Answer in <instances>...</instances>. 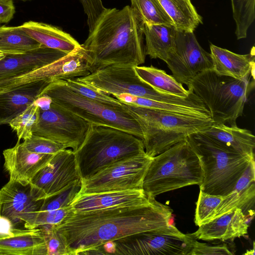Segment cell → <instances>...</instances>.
<instances>
[{
  "label": "cell",
  "instance_id": "cell-13",
  "mask_svg": "<svg viewBox=\"0 0 255 255\" xmlns=\"http://www.w3.org/2000/svg\"><path fill=\"white\" fill-rule=\"evenodd\" d=\"M80 179L74 151L64 148L54 154L32 179L29 184L31 194L37 200H44Z\"/></svg>",
  "mask_w": 255,
  "mask_h": 255
},
{
  "label": "cell",
  "instance_id": "cell-23",
  "mask_svg": "<svg viewBox=\"0 0 255 255\" xmlns=\"http://www.w3.org/2000/svg\"><path fill=\"white\" fill-rule=\"evenodd\" d=\"M255 159H253L233 190L224 197L212 220L237 208L241 209L245 215L246 210L249 211L255 203Z\"/></svg>",
  "mask_w": 255,
  "mask_h": 255
},
{
  "label": "cell",
  "instance_id": "cell-40",
  "mask_svg": "<svg viewBox=\"0 0 255 255\" xmlns=\"http://www.w3.org/2000/svg\"><path fill=\"white\" fill-rule=\"evenodd\" d=\"M71 211L68 207L51 211H39L32 223L31 229L44 225H56L61 222Z\"/></svg>",
  "mask_w": 255,
  "mask_h": 255
},
{
  "label": "cell",
  "instance_id": "cell-48",
  "mask_svg": "<svg viewBox=\"0 0 255 255\" xmlns=\"http://www.w3.org/2000/svg\"><path fill=\"white\" fill-rule=\"evenodd\" d=\"M19 0L23 1H25L29 0Z\"/></svg>",
  "mask_w": 255,
  "mask_h": 255
},
{
  "label": "cell",
  "instance_id": "cell-9",
  "mask_svg": "<svg viewBox=\"0 0 255 255\" xmlns=\"http://www.w3.org/2000/svg\"><path fill=\"white\" fill-rule=\"evenodd\" d=\"M77 79L109 95L125 94L175 105L182 103L181 97L157 91L144 82L132 66H109Z\"/></svg>",
  "mask_w": 255,
  "mask_h": 255
},
{
  "label": "cell",
  "instance_id": "cell-5",
  "mask_svg": "<svg viewBox=\"0 0 255 255\" xmlns=\"http://www.w3.org/2000/svg\"><path fill=\"white\" fill-rule=\"evenodd\" d=\"M252 76L254 74L237 79L211 69L198 74L187 87L202 101L214 123L234 126L242 116L248 95L254 87Z\"/></svg>",
  "mask_w": 255,
  "mask_h": 255
},
{
  "label": "cell",
  "instance_id": "cell-41",
  "mask_svg": "<svg viewBox=\"0 0 255 255\" xmlns=\"http://www.w3.org/2000/svg\"><path fill=\"white\" fill-rule=\"evenodd\" d=\"M87 16V24L89 33L95 28L96 24L107 10L102 0H80Z\"/></svg>",
  "mask_w": 255,
  "mask_h": 255
},
{
  "label": "cell",
  "instance_id": "cell-45",
  "mask_svg": "<svg viewBox=\"0 0 255 255\" xmlns=\"http://www.w3.org/2000/svg\"><path fill=\"white\" fill-rule=\"evenodd\" d=\"M52 102L51 99L45 94L39 96L34 102V104L38 106L40 110L45 111L49 109Z\"/></svg>",
  "mask_w": 255,
  "mask_h": 255
},
{
  "label": "cell",
  "instance_id": "cell-37",
  "mask_svg": "<svg viewBox=\"0 0 255 255\" xmlns=\"http://www.w3.org/2000/svg\"><path fill=\"white\" fill-rule=\"evenodd\" d=\"M81 185V179L59 193L44 199L39 211H51L69 206L79 193Z\"/></svg>",
  "mask_w": 255,
  "mask_h": 255
},
{
  "label": "cell",
  "instance_id": "cell-25",
  "mask_svg": "<svg viewBox=\"0 0 255 255\" xmlns=\"http://www.w3.org/2000/svg\"><path fill=\"white\" fill-rule=\"evenodd\" d=\"M20 26L31 37L50 48L69 54L81 46L70 34L51 24L28 21Z\"/></svg>",
  "mask_w": 255,
  "mask_h": 255
},
{
  "label": "cell",
  "instance_id": "cell-10",
  "mask_svg": "<svg viewBox=\"0 0 255 255\" xmlns=\"http://www.w3.org/2000/svg\"><path fill=\"white\" fill-rule=\"evenodd\" d=\"M194 239L169 224L112 242L114 255H189Z\"/></svg>",
  "mask_w": 255,
  "mask_h": 255
},
{
  "label": "cell",
  "instance_id": "cell-11",
  "mask_svg": "<svg viewBox=\"0 0 255 255\" xmlns=\"http://www.w3.org/2000/svg\"><path fill=\"white\" fill-rule=\"evenodd\" d=\"M151 158L145 152L117 161L81 180L78 194L142 189L143 179Z\"/></svg>",
  "mask_w": 255,
  "mask_h": 255
},
{
  "label": "cell",
  "instance_id": "cell-14",
  "mask_svg": "<svg viewBox=\"0 0 255 255\" xmlns=\"http://www.w3.org/2000/svg\"><path fill=\"white\" fill-rule=\"evenodd\" d=\"M165 62L174 78L187 86L198 74L213 69L210 54L200 46L193 32L177 30L174 50Z\"/></svg>",
  "mask_w": 255,
  "mask_h": 255
},
{
  "label": "cell",
  "instance_id": "cell-30",
  "mask_svg": "<svg viewBox=\"0 0 255 255\" xmlns=\"http://www.w3.org/2000/svg\"><path fill=\"white\" fill-rule=\"evenodd\" d=\"M20 26H0V51L5 55L26 53L41 46Z\"/></svg>",
  "mask_w": 255,
  "mask_h": 255
},
{
  "label": "cell",
  "instance_id": "cell-29",
  "mask_svg": "<svg viewBox=\"0 0 255 255\" xmlns=\"http://www.w3.org/2000/svg\"><path fill=\"white\" fill-rule=\"evenodd\" d=\"M158 0L177 30L193 32L200 24H202V18L191 0Z\"/></svg>",
  "mask_w": 255,
  "mask_h": 255
},
{
  "label": "cell",
  "instance_id": "cell-19",
  "mask_svg": "<svg viewBox=\"0 0 255 255\" xmlns=\"http://www.w3.org/2000/svg\"><path fill=\"white\" fill-rule=\"evenodd\" d=\"M67 54L41 45L23 54L5 55L0 60V81L25 74L51 64Z\"/></svg>",
  "mask_w": 255,
  "mask_h": 255
},
{
  "label": "cell",
  "instance_id": "cell-42",
  "mask_svg": "<svg viewBox=\"0 0 255 255\" xmlns=\"http://www.w3.org/2000/svg\"><path fill=\"white\" fill-rule=\"evenodd\" d=\"M227 244L210 245L198 242L196 239L192 241V248L189 255H232Z\"/></svg>",
  "mask_w": 255,
  "mask_h": 255
},
{
  "label": "cell",
  "instance_id": "cell-35",
  "mask_svg": "<svg viewBox=\"0 0 255 255\" xmlns=\"http://www.w3.org/2000/svg\"><path fill=\"white\" fill-rule=\"evenodd\" d=\"M39 116V108L33 103L10 122L9 125L16 132L18 140H25L32 136V128Z\"/></svg>",
  "mask_w": 255,
  "mask_h": 255
},
{
  "label": "cell",
  "instance_id": "cell-7",
  "mask_svg": "<svg viewBox=\"0 0 255 255\" xmlns=\"http://www.w3.org/2000/svg\"><path fill=\"white\" fill-rule=\"evenodd\" d=\"M142 129L145 153L156 156L211 126V118L126 105Z\"/></svg>",
  "mask_w": 255,
  "mask_h": 255
},
{
  "label": "cell",
  "instance_id": "cell-21",
  "mask_svg": "<svg viewBox=\"0 0 255 255\" xmlns=\"http://www.w3.org/2000/svg\"><path fill=\"white\" fill-rule=\"evenodd\" d=\"M248 228L245 215L237 208L202 225L190 235L194 239L206 241L233 240L247 234Z\"/></svg>",
  "mask_w": 255,
  "mask_h": 255
},
{
  "label": "cell",
  "instance_id": "cell-49",
  "mask_svg": "<svg viewBox=\"0 0 255 255\" xmlns=\"http://www.w3.org/2000/svg\"><path fill=\"white\" fill-rule=\"evenodd\" d=\"M0 253H1V250H0Z\"/></svg>",
  "mask_w": 255,
  "mask_h": 255
},
{
  "label": "cell",
  "instance_id": "cell-34",
  "mask_svg": "<svg viewBox=\"0 0 255 255\" xmlns=\"http://www.w3.org/2000/svg\"><path fill=\"white\" fill-rule=\"evenodd\" d=\"M65 80L71 90L84 97L112 107L121 108L125 107V104L116 98L79 81L77 78Z\"/></svg>",
  "mask_w": 255,
  "mask_h": 255
},
{
  "label": "cell",
  "instance_id": "cell-27",
  "mask_svg": "<svg viewBox=\"0 0 255 255\" xmlns=\"http://www.w3.org/2000/svg\"><path fill=\"white\" fill-rule=\"evenodd\" d=\"M4 255H47L44 236L39 227L11 237L0 239Z\"/></svg>",
  "mask_w": 255,
  "mask_h": 255
},
{
  "label": "cell",
  "instance_id": "cell-28",
  "mask_svg": "<svg viewBox=\"0 0 255 255\" xmlns=\"http://www.w3.org/2000/svg\"><path fill=\"white\" fill-rule=\"evenodd\" d=\"M138 77L144 82L160 92L186 98L193 92L185 89L172 75L152 66L134 67Z\"/></svg>",
  "mask_w": 255,
  "mask_h": 255
},
{
  "label": "cell",
  "instance_id": "cell-31",
  "mask_svg": "<svg viewBox=\"0 0 255 255\" xmlns=\"http://www.w3.org/2000/svg\"><path fill=\"white\" fill-rule=\"evenodd\" d=\"M113 96L126 105L163 110L188 116L211 118L209 112L191 107L161 102L129 94H122Z\"/></svg>",
  "mask_w": 255,
  "mask_h": 255
},
{
  "label": "cell",
  "instance_id": "cell-8",
  "mask_svg": "<svg viewBox=\"0 0 255 255\" xmlns=\"http://www.w3.org/2000/svg\"><path fill=\"white\" fill-rule=\"evenodd\" d=\"M43 94L92 125L116 128L143 139L140 126L126 104L115 108L87 99L71 90L65 80L50 82L40 95Z\"/></svg>",
  "mask_w": 255,
  "mask_h": 255
},
{
  "label": "cell",
  "instance_id": "cell-1",
  "mask_svg": "<svg viewBox=\"0 0 255 255\" xmlns=\"http://www.w3.org/2000/svg\"><path fill=\"white\" fill-rule=\"evenodd\" d=\"M172 210L155 198L149 204L84 212L71 210L53 225L68 255L101 254L104 244L168 225Z\"/></svg>",
  "mask_w": 255,
  "mask_h": 255
},
{
  "label": "cell",
  "instance_id": "cell-18",
  "mask_svg": "<svg viewBox=\"0 0 255 255\" xmlns=\"http://www.w3.org/2000/svg\"><path fill=\"white\" fill-rule=\"evenodd\" d=\"M5 171L9 179L28 185L35 174L50 160L54 154L37 153L28 151L18 140L12 147L3 151Z\"/></svg>",
  "mask_w": 255,
  "mask_h": 255
},
{
  "label": "cell",
  "instance_id": "cell-47",
  "mask_svg": "<svg viewBox=\"0 0 255 255\" xmlns=\"http://www.w3.org/2000/svg\"><path fill=\"white\" fill-rule=\"evenodd\" d=\"M5 56V54L0 51V60H1Z\"/></svg>",
  "mask_w": 255,
  "mask_h": 255
},
{
  "label": "cell",
  "instance_id": "cell-2",
  "mask_svg": "<svg viewBox=\"0 0 255 255\" xmlns=\"http://www.w3.org/2000/svg\"><path fill=\"white\" fill-rule=\"evenodd\" d=\"M144 22L130 6L107 8L81 44L91 73L112 65L139 66L145 62Z\"/></svg>",
  "mask_w": 255,
  "mask_h": 255
},
{
  "label": "cell",
  "instance_id": "cell-16",
  "mask_svg": "<svg viewBox=\"0 0 255 255\" xmlns=\"http://www.w3.org/2000/svg\"><path fill=\"white\" fill-rule=\"evenodd\" d=\"M91 69L81 47L61 59L25 74L0 81V90L34 81L66 80L87 76Z\"/></svg>",
  "mask_w": 255,
  "mask_h": 255
},
{
  "label": "cell",
  "instance_id": "cell-6",
  "mask_svg": "<svg viewBox=\"0 0 255 255\" xmlns=\"http://www.w3.org/2000/svg\"><path fill=\"white\" fill-rule=\"evenodd\" d=\"M200 160L187 140L176 143L152 157L145 173L142 188L150 198L185 186L201 184Z\"/></svg>",
  "mask_w": 255,
  "mask_h": 255
},
{
  "label": "cell",
  "instance_id": "cell-26",
  "mask_svg": "<svg viewBox=\"0 0 255 255\" xmlns=\"http://www.w3.org/2000/svg\"><path fill=\"white\" fill-rule=\"evenodd\" d=\"M145 53L151 58L165 61L174 50L177 29L174 25L144 23Z\"/></svg>",
  "mask_w": 255,
  "mask_h": 255
},
{
  "label": "cell",
  "instance_id": "cell-15",
  "mask_svg": "<svg viewBox=\"0 0 255 255\" xmlns=\"http://www.w3.org/2000/svg\"><path fill=\"white\" fill-rule=\"evenodd\" d=\"M43 200L32 197L30 184L25 185L9 179L0 189V216L10 220L15 228L31 229Z\"/></svg>",
  "mask_w": 255,
  "mask_h": 255
},
{
  "label": "cell",
  "instance_id": "cell-17",
  "mask_svg": "<svg viewBox=\"0 0 255 255\" xmlns=\"http://www.w3.org/2000/svg\"><path fill=\"white\" fill-rule=\"evenodd\" d=\"M149 198L142 189L77 194L70 204L71 210L84 212L149 204Z\"/></svg>",
  "mask_w": 255,
  "mask_h": 255
},
{
  "label": "cell",
  "instance_id": "cell-22",
  "mask_svg": "<svg viewBox=\"0 0 255 255\" xmlns=\"http://www.w3.org/2000/svg\"><path fill=\"white\" fill-rule=\"evenodd\" d=\"M213 69L218 74L237 79H243L254 74L255 48L249 54L241 55L213 44L210 45Z\"/></svg>",
  "mask_w": 255,
  "mask_h": 255
},
{
  "label": "cell",
  "instance_id": "cell-3",
  "mask_svg": "<svg viewBox=\"0 0 255 255\" xmlns=\"http://www.w3.org/2000/svg\"><path fill=\"white\" fill-rule=\"evenodd\" d=\"M81 180L87 179L121 160L145 153L142 140L116 128L91 125L74 151Z\"/></svg>",
  "mask_w": 255,
  "mask_h": 255
},
{
  "label": "cell",
  "instance_id": "cell-33",
  "mask_svg": "<svg viewBox=\"0 0 255 255\" xmlns=\"http://www.w3.org/2000/svg\"><path fill=\"white\" fill-rule=\"evenodd\" d=\"M235 34L238 39L247 37L248 30L255 18V0H231Z\"/></svg>",
  "mask_w": 255,
  "mask_h": 255
},
{
  "label": "cell",
  "instance_id": "cell-38",
  "mask_svg": "<svg viewBox=\"0 0 255 255\" xmlns=\"http://www.w3.org/2000/svg\"><path fill=\"white\" fill-rule=\"evenodd\" d=\"M21 144L28 151L37 153L55 154L65 148L54 141L34 134L24 140Z\"/></svg>",
  "mask_w": 255,
  "mask_h": 255
},
{
  "label": "cell",
  "instance_id": "cell-44",
  "mask_svg": "<svg viewBox=\"0 0 255 255\" xmlns=\"http://www.w3.org/2000/svg\"><path fill=\"white\" fill-rule=\"evenodd\" d=\"M15 12L13 0H0V23L9 22Z\"/></svg>",
  "mask_w": 255,
  "mask_h": 255
},
{
  "label": "cell",
  "instance_id": "cell-20",
  "mask_svg": "<svg viewBox=\"0 0 255 255\" xmlns=\"http://www.w3.org/2000/svg\"><path fill=\"white\" fill-rule=\"evenodd\" d=\"M48 80L34 81L0 90V125L9 124L32 104L50 83Z\"/></svg>",
  "mask_w": 255,
  "mask_h": 255
},
{
  "label": "cell",
  "instance_id": "cell-43",
  "mask_svg": "<svg viewBox=\"0 0 255 255\" xmlns=\"http://www.w3.org/2000/svg\"><path fill=\"white\" fill-rule=\"evenodd\" d=\"M29 229L15 228L7 218L0 216V239L11 237L26 232Z\"/></svg>",
  "mask_w": 255,
  "mask_h": 255
},
{
  "label": "cell",
  "instance_id": "cell-4",
  "mask_svg": "<svg viewBox=\"0 0 255 255\" xmlns=\"http://www.w3.org/2000/svg\"><path fill=\"white\" fill-rule=\"evenodd\" d=\"M187 140L200 160L203 179L200 190L226 196L247 168L251 158L233 150L202 132L188 136Z\"/></svg>",
  "mask_w": 255,
  "mask_h": 255
},
{
  "label": "cell",
  "instance_id": "cell-24",
  "mask_svg": "<svg viewBox=\"0 0 255 255\" xmlns=\"http://www.w3.org/2000/svg\"><path fill=\"white\" fill-rule=\"evenodd\" d=\"M201 132L233 150L255 158V137L248 129L213 123Z\"/></svg>",
  "mask_w": 255,
  "mask_h": 255
},
{
  "label": "cell",
  "instance_id": "cell-36",
  "mask_svg": "<svg viewBox=\"0 0 255 255\" xmlns=\"http://www.w3.org/2000/svg\"><path fill=\"white\" fill-rule=\"evenodd\" d=\"M224 196L208 194L200 190L195 213L194 222L200 226L212 220Z\"/></svg>",
  "mask_w": 255,
  "mask_h": 255
},
{
  "label": "cell",
  "instance_id": "cell-39",
  "mask_svg": "<svg viewBox=\"0 0 255 255\" xmlns=\"http://www.w3.org/2000/svg\"><path fill=\"white\" fill-rule=\"evenodd\" d=\"M40 228L44 236L47 255H68L65 245L53 225H44Z\"/></svg>",
  "mask_w": 255,
  "mask_h": 255
},
{
  "label": "cell",
  "instance_id": "cell-12",
  "mask_svg": "<svg viewBox=\"0 0 255 255\" xmlns=\"http://www.w3.org/2000/svg\"><path fill=\"white\" fill-rule=\"evenodd\" d=\"M91 124L57 104L49 109H39L32 134L43 137L76 150L84 141Z\"/></svg>",
  "mask_w": 255,
  "mask_h": 255
},
{
  "label": "cell",
  "instance_id": "cell-32",
  "mask_svg": "<svg viewBox=\"0 0 255 255\" xmlns=\"http://www.w3.org/2000/svg\"><path fill=\"white\" fill-rule=\"evenodd\" d=\"M130 7L139 15L144 23L174 25L158 0H130Z\"/></svg>",
  "mask_w": 255,
  "mask_h": 255
},
{
  "label": "cell",
  "instance_id": "cell-46",
  "mask_svg": "<svg viewBox=\"0 0 255 255\" xmlns=\"http://www.w3.org/2000/svg\"><path fill=\"white\" fill-rule=\"evenodd\" d=\"M253 249L250 251H247V252L244 254L246 255H255V243L253 244Z\"/></svg>",
  "mask_w": 255,
  "mask_h": 255
}]
</instances>
